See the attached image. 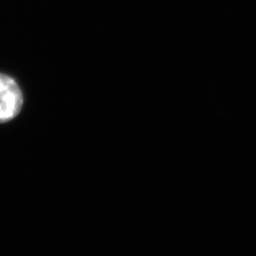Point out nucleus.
<instances>
[{
  "mask_svg": "<svg viewBox=\"0 0 256 256\" xmlns=\"http://www.w3.org/2000/svg\"><path fill=\"white\" fill-rule=\"evenodd\" d=\"M23 96L16 82L0 74V124L16 118L22 108Z\"/></svg>",
  "mask_w": 256,
  "mask_h": 256,
  "instance_id": "f257e3e1",
  "label": "nucleus"
}]
</instances>
